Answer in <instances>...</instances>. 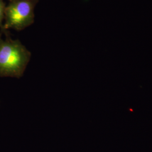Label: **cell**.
Here are the masks:
<instances>
[{
	"instance_id": "3",
	"label": "cell",
	"mask_w": 152,
	"mask_h": 152,
	"mask_svg": "<svg viewBox=\"0 0 152 152\" xmlns=\"http://www.w3.org/2000/svg\"><path fill=\"white\" fill-rule=\"evenodd\" d=\"M6 4L4 0H0V30L2 31L4 28Z\"/></svg>"
},
{
	"instance_id": "1",
	"label": "cell",
	"mask_w": 152,
	"mask_h": 152,
	"mask_svg": "<svg viewBox=\"0 0 152 152\" xmlns=\"http://www.w3.org/2000/svg\"><path fill=\"white\" fill-rule=\"evenodd\" d=\"M31 53L19 39L11 38L6 31L0 32V77H22Z\"/></svg>"
},
{
	"instance_id": "4",
	"label": "cell",
	"mask_w": 152,
	"mask_h": 152,
	"mask_svg": "<svg viewBox=\"0 0 152 152\" xmlns=\"http://www.w3.org/2000/svg\"><path fill=\"white\" fill-rule=\"evenodd\" d=\"M8 1H11V0H8Z\"/></svg>"
},
{
	"instance_id": "2",
	"label": "cell",
	"mask_w": 152,
	"mask_h": 152,
	"mask_svg": "<svg viewBox=\"0 0 152 152\" xmlns=\"http://www.w3.org/2000/svg\"><path fill=\"white\" fill-rule=\"evenodd\" d=\"M39 0H11L6 5L3 33L14 29L21 31L34 22L35 7Z\"/></svg>"
}]
</instances>
